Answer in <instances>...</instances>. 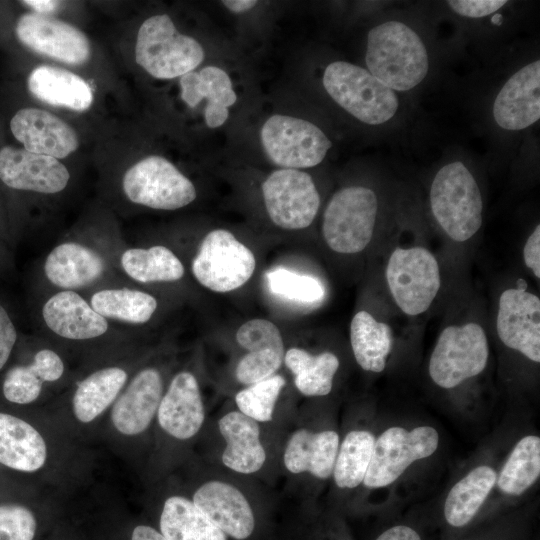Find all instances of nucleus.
I'll return each instance as SVG.
<instances>
[{"label": "nucleus", "mask_w": 540, "mask_h": 540, "mask_svg": "<svg viewBox=\"0 0 540 540\" xmlns=\"http://www.w3.org/2000/svg\"><path fill=\"white\" fill-rule=\"evenodd\" d=\"M125 242L107 208L90 210L38 260L32 276V293H85L124 280L118 273L117 257Z\"/></svg>", "instance_id": "f257e3e1"}, {"label": "nucleus", "mask_w": 540, "mask_h": 540, "mask_svg": "<svg viewBox=\"0 0 540 540\" xmlns=\"http://www.w3.org/2000/svg\"><path fill=\"white\" fill-rule=\"evenodd\" d=\"M30 315L40 335L60 347L115 352L131 344L137 333L106 319L78 291L31 293Z\"/></svg>", "instance_id": "f03ea898"}, {"label": "nucleus", "mask_w": 540, "mask_h": 540, "mask_svg": "<svg viewBox=\"0 0 540 540\" xmlns=\"http://www.w3.org/2000/svg\"><path fill=\"white\" fill-rule=\"evenodd\" d=\"M113 200L155 211H176L197 198L193 181L168 158L151 154L128 165L110 184Z\"/></svg>", "instance_id": "7ed1b4c3"}, {"label": "nucleus", "mask_w": 540, "mask_h": 540, "mask_svg": "<svg viewBox=\"0 0 540 540\" xmlns=\"http://www.w3.org/2000/svg\"><path fill=\"white\" fill-rule=\"evenodd\" d=\"M71 179L69 169L61 160L22 147L5 145L0 148V189L14 247L23 202L59 197L68 190Z\"/></svg>", "instance_id": "20e7f679"}, {"label": "nucleus", "mask_w": 540, "mask_h": 540, "mask_svg": "<svg viewBox=\"0 0 540 540\" xmlns=\"http://www.w3.org/2000/svg\"><path fill=\"white\" fill-rule=\"evenodd\" d=\"M365 61L367 70L393 91L413 89L429 70L427 50L420 36L395 20L369 31Z\"/></svg>", "instance_id": "39448f33"}, {"label": "nucleus", "mask_w": 540, "mask_h": 540, "mask_svg": "<svg viewBox=\"0 0 540 540\" xmlns=\"http://www.w3.org/2000/svg\"><path fill=\"white\" fill-rule=\"evenodd\" d=\"M134 56L152 78L172 80L202 66L206 50L197 38L180 32L168 14L158 13L139 26Z\"/></svg>", "instance_id": "423d86ee"}, {"label": "nucleus", "mask_w": 540, "mask_h": 540, "mask_svg": "<svg viewBox=\"0 0 540 540\" xmlns=\"http://www.w3.org/2000/svg\"><path fill=\"white\" fill-rule=\"evenodd\" d=\"M432 214L454 241L473 237L482 225L483 202L478 184L460 161L443 166L430 188Z\"/></svg>", "instance_id": "0eeeda50"}, {"label": "nucleus", "mask_w": 540, "mask_h": 540, "mask_svg": "<svg viewBox=\"0 0 540 540\" xmlns=\"http://www.w3.org/2000/svg\"><path fill=\"white\" fill-rule=\"evenodd\" d=\"M322 83L336 104L365 124H384L398 110L399 101L394 91L367 69L353 63L331 62L324 70Z\"/></svg>", "instance_id": "6e6552de"}, {"label": "nucleus", "mask_w": 540, "mask_h": 540, "mask_svg": "<svg viewBox=\"0 0 540 540\" xmlns=\"http://www.w3.org/2000/svg\"><path fill=\"white\" fill-rule=\"evenodd\" d=\"M259 141L267 159L277 168L304 170L319 165L332 143L313 122L275 113L261 125Z\"/></svg>", "instance_id": "1a4fd4ad"}, {"label": "nucleus", "mask_w": 540, "mask_h": 540, "mask_svg": "<svg viewBox=\"0 0 540 540\" xmlns=\"http://www.w3.org/2000/svg\"><path fill=\"white\" fill-rule=\"evenodd\" d=\"M376 194L364 186H348L331 197L323 214L322 233L335 252L354 254L370 243L376 223Z\"/></svg>", "instance_id": "9d476101"}, {"label": "nucleus", "mask_w": 540, "mask_h": 540, "mask_svg": "<svg viewBox=\"0 0 540 540\" xmlns=\"http://www.w3.org/2000/svg\"><path fill=\"white\" fill-rule=\"evenodd\" d=\"M255 267L253 252L230 231L221 228L203 237L190 263L194 279L217 293L242 287L252 277Z\"/></svg>", "instance_id": "9b49d317"}, {"label": "nucleus", "mask_w": 540, "mask_h": 540, "mask_svg": "<svg viewBox=\"0 0 540 540\" xmlns=\"http://www.w3.org/2000/svg\"><path fill=\"white\" fill-rule=\"evenodd\" d=\"M20 343L26 356L6 369L1 392L8 402L27 405L38 400L47 385L62 381L68 367L61 347L49 339L22 335Z\"/></svg>", "instance_id": "f8f14e48"}, {"label": "nucleus", "mask_w": 540, "mask_h": 540, "mask_svg": "<svg viewBox=\"0 0 540 540\" xmlns=\"http://www.w3.org/2000/svg\"><path fill=\"white\" fill-rule=\"evenodd\" d=\"M489 347L477 323L448 326L439 335L429 360V375L438 386L451 389L480 374L486 367Z\"/></svg>", "instance_id": "ddd939ff"}, {"label": "nucleus", "mask_w": 540, "mask_h": 540, "mask_svg": "<svg viewBox=\"0 0 540 540\" xmlns=\"http://www.w3.org/2000/svg\"><path fill=\"white\" fill-rule=\"evenodd\" d=\"M386 280L397 306L411 316L430 307L441 283L438 262L423 247L396 248L388 260Z\"/></svg>", "instance_id": "4468645a"}, {"label": "nucleus", "mask_w": 540, "mask_h": 540, "mask_svg": "<svg viewBox=\"0 0 540 540\" xmlns=\"http://www.w3.org/2000/svg\"><path fill=\"white\" fill-rule=\"evenodd\" d=\"M261 189L267 215L276 226L300 230L314 221L320 195L306 171L277 168L265 178Z\"/></svg>", "instance_id": "2eb2a0df"}, {"label": "nucleus", "mask_w": 540, "mask_h": 540, "mask_svg": "<svg viewBox=\"0 0 540 540\" xmlns=\"http://www.w3.org/2000/svg\"><path fill=\"white\" fill-rule=\"evenodd\" d=\"M438 444V432L430 426H419L410 431L402 427L386 429L375 439L364 485L368 488L388 486L414 461L431 456Z\"/></svg>", "instance_id": "dca6fc26"}, {"label": "nucleus", "mask_w": 540, "mask_h": 540, "mask_svg": "<svg viewBox=\"0 0 540 540\" xmlns=\"http://www.w3.org/2000/svg\"><path fill=\"white\" fill-rule=\"evenodd\" d=\"M15 34L29 50L68 65H83L91 56L88 37L76 26L51 15L22 14L16 21Z\"/></svg>", "instance_id": "f3484780"}, {"label": "nucleus", "mask_w": 540, "mask_h": 540, "mask_svg": "<svg viewBox=\"0 0 540 540\" xmlns=\"http://www.w3.org/2000/svg\"><path fill=\"white\" fill-rule=\"evenodd\" d=\"M181 101L190 109L201 107L202 119L209 129L227 123L238 94L229 72L220 65H202L179 78Z\"/></svg>", "instance_id": "a211bd4d"}, {"label": "nucleus", "mask_w": 540, "mask_h": 540, "mask_svg": "<svg viewBox=\"0 0 540 540\" xmlns=\"http://www.w3.org/2000/svg\"><path fill=\"white\" fill-rule=\"evenodd\" d=\"M164 392V379L156 366H144L130 376L112 404L111 422L126 436L144 432L157 413Z\"/></svg>", "instance_id": "6ab92c4d"}, {"label": "nucleus", "mask_w": 540, "mask_h": 540, "mask_svg": "<svg viewBox=\"0 0 540 540\" xmlns=\"http://www.w3.org/2000/svg\"><path fill=\"white\" fill-rule=\"evenodd\" d=\"M10 131L25 150L62 160L79 148L77 132L57 115L37 107L18 109Z\"/></svg>", "instance_id": "aec40b11"}, {"label": "nucleus", "mask_w": 540, "mask_h": 540, "mask_svg": "<svg viewBox=\"0 0 540 540\" xmlns=\"http://www.w3.org/2000/svg\"><path fill=\"white\" fill-rule=\"evenodd\" d=\"M84 294L99 314L135 331L150 325L160 311L156 294L126 280L106 283Z\"/></svg>", "instance_id": "412c9836"}, {"label": "nucleus", "mask_w": 540, "mask_h": 540, "mask_svg": "<svg viewBox=\"0 0 540 540\" xmlns=\"http://www.w3.org/2000/svg\"><path fill=\"white\" fill-rule=\"evenodd\" d=\"M497 334L504 345L540 362V300L519 289H507L499 299Z\"/></svg>", "instance_id": "4be33fe9"}, {"label": "nucleus", "mask_w": 540, "mask_h": 540, "mask_svg": "<svg viewBox=\"0 0 540 540\" xmlns=\"http://www.w3.org/2000/svg\"><path fill=\"white\" fill-rule=\"evenodd\" d=\"M238 344L248 353L238 362L235 375L245 385L264 380L276 373L284 361V343L278 327L261 318L242 324L236 333Z\"/></svg>", "instance_id": "5701e85b"}, {"label": "nucleus", "mask_w": 540, "mask_h": 540, "mask_svg": "<svg viewBox=\"0 0 540 540\" xmlns=\"http://www.w3.org/2000/svg\"><path fill=\"white\" fill-rule=\"evenodd\" d=\"M120 277L142 287L176 284L184 280L186 268L179 255L165 244L124 243L117 257Z\"/></svg>", "instance_id": "b1692460"}, {"label": "nucleus", "mask_w": 540, "mask_h": 540, "mask_svg": "<svg viewBox=\"0 0 540 540\" xmlns=\"http://www.w3.org/2000/svg\"><path fill=\"white\" fill-rule=\"evenodd\" d=\"M157 418L161 428L170 436L186 440L202 427L205 410L196 376L182 370L176 373L163 393Z\"/></svg>", "instance_id": "393cba45"}, {"label": "nucleus", "mask_w": 540, "mask_h": 540, "mask_svg": "<svg viewBox=\"0 0 540 540\" xmlns=\"http://www.w3.org/2000/svg\"><path fill=\"white\" fill-rule=\"evenodd\" d=\"M493 116L503 129H525L540 118V61L535 60L514 73L501 88L493 104Z\"/></svg>", "instance_id": "a878e982"}, {"label": "nucleus", "mask_w": 540, "mask_h": 540, "mask_svg": "<svg viewBox=\"0 0 540 540\" xmlns=\"http://www.w3.org/2000/svg\"><path fill=\"white\" fill-rule=\"evenodd\" d=\"M193 503L225 535L248 538L255 526L252 508L243 493L222 481H208L193 495Z\"/></svg>", "instance_id": "bb28decb"}, {"label": "nucleus", "mask_w": 540, "mask_h": 540, "mask_svg": "<svg viewBox=\"0 0 540 540\" xmlns=\"http://www.w3.org/2000/svg\"><path fill=\"white\" fill-rule=\"evenodd\" d=\"M126 358L100 364L75 381L72 410L82 423H89L110 407L130 378Z\"/></svg>", "instance_id": "cd10ccee"}, {"label": "nucleus", "mask_w": 540, "mask_h": 540, "mask_svg": "<svg viewBox=\"0 0 540 540\" xmlns=\"http://www.w3.org/2000/svg\"><path fill=\"white\" fill-rule=\"evenodd\" d=\"M26 85L36 99L75 112L88 110L94 101L93 89L85 79L57 66L35 67L30 71Z\"/></svg>", "instance_id": "c85d7f7f"}, {"label": "nucleus", "mask_w": 540, "mask_h": 540, "mask_svg": "<svg viewBox=\"0 0 540 540\" xmlns=\"http://www.w3.org/2000/svg\"><path fill=\"white\" fill-rule=\"evenodd\" d=\"M218 427L226 441L222 453L223 464L242 474L260 470L266 453L260 442L258 422L240 411H232L219 420Z\"/></svg>", "instance_id": "c756f323"}, {"label": "nucleus", "mask_w": 540, "mask_h": 540, "mask_svg": "<svg viewBox=\"0 0 540 540\" xmlns=\"http://www.w3.org/2000/svg\"><path fill=\"white\" fill-rule=\"evenodd\" d=\"M339 448L335 431L311 432L297 430L289 439L284 452V465L294 474L308 472L316 478L327 479L333 473Z\"/></svg>", "instance_id": "7c9ffc66"}, {"label": "nucleus", "mask_w": 540, "mask_h": 540, "mask_svg": "<svg viewBox=\"0 0 540 540\" xmlns=\"http://www.w3.org/2000/svg\"><path fill=\"white\" fill-rule=\"evenodd\" d=\"M47 459L44 438L30 423L0 412V463L17 471L35 472Z\"/></svg>", "instance_id": "2f4dec72"}, {"label": "nucleus", "mask_w": 540, "mask_h": 540, "mask_svg": "<svg viewBox=\"0 0 540 540\" xmlns=\"http://www.w3.org/2000/svg\"><path fill=\"white\" fill-rule=\"evenodd\" d=\"M496 480L495 470L487 465L475 467L460 479L445 500L444 516L447 523L453 527L467 525L479 511Z\"/></svg>", "instance_id": "473e14b6"}, {"label": "nucleus", "mask_w": 540, "mask_h": 540, "mask_svg": "<svg viewBox=\"0 0 540 540\" xmlns=\"http://www.w3.org/2000/svg\"><path fill=\"white\" fill-rule=\"evenodd\" d=\"M350 342L362 369L374 373L384 370L393 345L392 329L388 324L377 321L367 311H359L350 324Z\"/></svg>", "instance_id": "72a5a7b5"}, {"label": "nucleus", "mask_w": 540, "mask_h": 540, "mask_svg": "<svg viewBox=\"0 0 540 540\" xmlns=\"http://www.w3.org/2000/svg\"><path fill=\"white\" fill-rule=\"evenodd\" d=\"M160 531L166 540H227L193 501L182 496L164 502Z\"/></svg>", "instance_id": "f704fd0d"}, {"label": "nucleus", "mask_w": 540, "mask_h": 540, "mask_svg": "<svg viewBox=\"0 0 540 540\" xmlns=\"http://www.w3.org/2000/svg\"><path fill=\"white\" fill-rule=\"evenodd\" d=\"M284 363L294 375V384L305 396H325L332 390L339 359L332 352L312 355L293 347L286 351Z\"/></svg>", "instance_id": "c9c22d12"}, {"label": "nucleus", "mask_w": 540, "mask_h": 540, "mask_svg": "<svg viewBox=\"0 0 540 540\" xmlns=\"http://www.w3.org/2000/svg\"><path fill=\"white\" fill-rule=\"evenodd\" d=\"M539 475L540 438L529 435L515 445L496 481L501 491L518 496L530 488Z\"/></svg>", "instance_id": "e433bc0d"}, {"label": "nucleus", "mask_w": 540, "mask_h": 540, "mask_svg": "<svg viewBox=\"0 0 540 540\" xmlns=\"http://www.w3.org/2000/svg\"><path fill=\"white\" fill-rule=\"evenodd\" d=\"M375 438L365 430L349 432L338 448L333 476L339 488L352 489L360 485L366 475Z\"/></svg>", "instance_id": "4c0bfd02"}, {"label": "nucleus", "mask_w": 540, "mask_h": 540, "mask_svg": "<svg viewBox=\"0 0 540 540\" xmlns=\"http://www.w3.org/2000/svg\"><path fill=\"white\" fill-rule=\"evenodd\" d=\"M265 278L273 295L291 302L313 304L325 296V289L317 278L284 267L269 270Z\"/></svg>", "instance_id": "58836bf2"}, {"label": "nucleus", "mask_w": 540, "mask_h": 540, "mask_svg": "<svg viewBox=\"0 0 540 540\" xmlns=\"http://www.w3.org/2000/svg\"><path fill=\"white\" fill-rule=\"evenodd\" d=\"M285 384L283 376L274 374L248 385L235 396L239 411L257 422L271 421L276 401Z\"/></svg>", "instance_id": "ea45409f"}, {"label": "nucleus", "mask_w": 540, "mask_h": 540, "mask_svg": "<svg viewBox=\"0 0 540 540\" xmlns=\"http://www.w3.org/2000/svg\"><path fill=\"white\" fill-rule=\"evenodd\" d=\"M36 528V518L27 507L0 505V540H33Z\"/></svg>", "instance_id": "a19ab883"}, {"label": "nucleus", "mask_w": 540, "mask_h": 540, "mask_svg": "<svg viewBox=\"0 0 540 540\" xmlns=\"http://www.w3.org/2000/svg\"><path fill=\"white\" fill-rule=\"evenodd\" d=\"M22 335L12 308L0 294V372L11 360Z\"/></svg>", "instance_id": "79ce46f5"}, {"label": "nucleus", "mask_w": 540, "mask_h": 540, "mask_svg": "<svg viewBox=\"0 0 540 540\" xmlns=\"http://www.w3.org/2000/svg\"><path fill=\"white\" fill-rule=\"evenodd\" d=\"M449 7L457 14L469 18L490 15L506 4L504 0H450Z\"/></svg>", "instance_id": "37998d69"}, {"label": "nucleus", "mask_w": 540, "mask_h": 540, "mask_svg": "<svg viewBox=\"0 0 540 540\" xmlns=\"http://www.w3.org/2000/svg\"><path fill=\"white\" fill-rule=\"evenodd\" d=\"M524 261L533 274L540 277V226L537 225L528 237L523 251Z\"/></svg>", "instance_id": "c03bdc74"}, {"label": "nucleus", "mask_w": 540, "mask_h": 540, "mask_svg": "<svg viewBox=\"0 0 540 540\" xmlns=\"http://www.w3.org/2000/svg\"><path fill=\"white\" fill-rule=\"evenodd\" d=\"M376 540H421V538L411 527L396 525L385 530Z\"/></svg>", "instance_id": "a18cd8bd"}, {"label": "nucleus", "mask_w": 540, "mask_h": 540, "mask_svg": "<svg viewBox=\"0 0 540 540\" xmlns=\"http://www.w3.org/2000/svg\"><path fill=\"white\" fill-rule=\"evenodd\" d=\"M13 249L0 231V278L14 270Z\"/></svg>", "instance_id": "49530a36"}, {"label": "nucleus", "mask_w": 540, "mask_h": 540, "mask_svg": "<svg viewBox=\"0 0 540 540\" xmlns=\"http://www.w3.org/2000/svg\"><path fill=\"white\" fill-rule=\"evenodd\" d=\"M21 4L30 8L31 12L41 14V15H50V13L56 11L61 2L54 0H26L21 1Z\"/></svg>", "instance_id": "de8ad7c7"}, {"label": "nucleus", "mask_w": 540, "mask_h": 540, "mask_svg": "<svg viewBox=\"0 0 540 540\" xmlns=\"http://www.w3.org/2000/svg\"><path fill=\"white\" fill-rule=\"evenodd\" d=\"M259 2L256 0H224L221 4L231 13L243 14L254 9Z\"/></svg>", "instance_id": "09e8293b"}, {"label": "nucleus", "mask_w": 540, "mask_h": 540, "mask_svg": "<svg viewBox=\"0 0 540 540\" xmlns=\"http://www.w3.org/2000/svg\"><path fill=\"white\" fill-rule=\"evenodd\" d=\"M131 540H166L154 528L146 525L136 526L132 532Z\"/></svg>", "instance_id": "8fccbe9b"}, {"label": "nucleus", "mask_w": 540, "mask_h": 540, "mask_svg": "<svg viewBox=\"0 0 540 540\" xmlns=\"http://www.w3.org/2000/svg\"><path fill=\"white\" fill-rule=\"evenodd\" d=\"M0 231L3 234L4 238L7 240V242L10 245H13L11 234H10L7 211H6L4 199L1 193V189H0ZM12 247L14 248V245Z\"/></svg>", "instance_id": "3c124183"}]
</instances>
